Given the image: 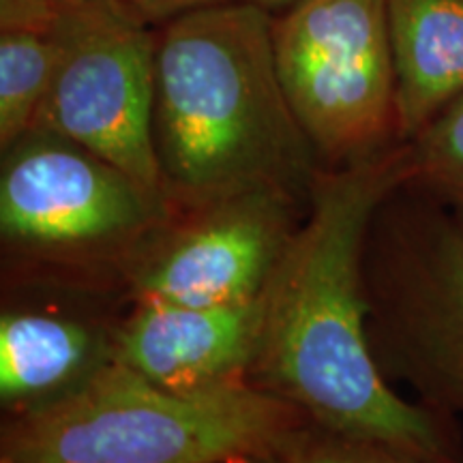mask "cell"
I'll return each mask as SVG.
<instances>
[{"label":"cell","mask_w":463,"mask_h":463,"mask_svg":"<svg viewBox=\"0 0 463 463\" xmlns=\"http://www.w3.org/2000/svg\"><path fill=\"white\" fill-rule=\"evenodd\" d=\"M305 206L258 189L172 211L125 266L129 298L198 307L260 298Z\"/></svg>","instance_id":"obj_8"},{"label":"cell","mask_w":463,"mask_h":463,"mask_svg":"<svg viewBox=\"0 0 463 463\" xmlns=\"http://www.w3.org/2000/svg\"><path fill=\"white\" fill-rule=\"evenodd\" d=\"M155 71L157 26L120 0L73 7L65 54L33 129L78 142L167 204L155 148Z\"/></svg>","instance_id":"obj_7"},{"label":"cell","mask_w":463,"mask_h":463,"mask_svg":"<svg viewBox=\"0 0 463 463\" xmlns=\"http://www.w3.org/2000/svg\"><path fill=\"white\" fill-rule=\"evenodd\" d=\"M112 363V331L56 311H3L0 402L7 414L69 395Z\"/></svg>","instance_id":"obj_10"},{"label":"cell","mask_w":463,"mask_h":463,"mask_svg":"<svg viewBox=\"0 0 463 463\" xmlns=\"http://www.w3.org/2000/svg\"><path fill=\"white\" fill-rule=\"evenodd\" d=\"M397 73L399 140L463 95V0H384Z\"/></svg>","instance_id":"obj_11"},{"label":"cell","mask_w":463,"mask_h":463,"mask_svg":"<svg viewBox=\"0 0 463 463\" xmlns=\"http://www.w3.org/2000/svg\"><path fill=\"white\" fill-rule=\"evenodd\" d=\"M172 215L125 172L54 131L31 129L3 150L0 234L11 256L52 269L123 277Z\"/></svg>","instance_id":"obj_5"},{"label":"cell","mask_w":463,"mask_h":463,"mask_svg":"<svg viewBox=\"0 0 463 463\" xmlns=\"http://www.w3.org/2000/svg\"><path fill=\"white\" fill-rule=\"evenodd\" d=\"M307 422L249 382L170 391L112 361L69 395L7 414L0 463H251Z\"/></svg>","instance_id":"obj_3"},{"label":"cell","mask_w":463,"mask_h":463,"mask_svg":"<svg viewBox=\"0 0 463 463\" xmlns=\"http://www.w3.org/2000/svg\"><path fill=\"white\" fill-rule=\"evenodd\" d=\"M251 463H412L391 450L328 431L314 422L298 427Z\"/></svg>","instance_id":"obj_14"},{"label":"cell","mask_w":463,"mask_h":463,"mask_svg":"<svg viewBox=\"0 0 463 463\" xmlns=\"http://www.w3.org/2000/svg\"><path fill=\"white\" fill-rule=\"evenodd\" d=\"M410 146V178L419 191L463 222V95L439 109Z\"/></svg>","instance_id":"obj_13"},{"label":"cell","mask_w":463,"mask_h":463,"mask_svg":"<svg viewBox=\"0 0 463 463\" xmlns=\"http://www.w3.org/2000/svg\"><path fill=\"white\" fill-rule=\"evenodd\" d=\"M155 148L172 211L258 189L309 200L322 164L277 73L273 14L228 0L157 26Z\"/></svg>","instance_id":"obj_2"},{"label":"cell","mask_w":463,"mask_h":463,"mask_svg":"<svg viewBox=\"0 0 463 463\" xmlns=\"http://www.w3.org/2000/svg\"><path fill=\"white\" fill-rule=\"evenodd\" d=\"M249 3L258 5V7H262L264 11H269V14H281V11H286L288 7H292L294 3H298V0H249Z\"/></svg>","instance_id":"obj_16"},{"label":"cell","mask_w":463,"mask_h":463,"mask_svg":"<svg viewBox=\"0 0 463 463\" xmlns=\"http://www.w3.org/2000/svg\"><path fill=\"white\" fill-rule=\"evenodd\" d=\"M273 50L322 165L356 164L402 142L384 0H298L273 15Z\"/></svg>","instance_id":"obj_6"},{"label":"cell","mask_w":463,"mask_h":463,"mask_svg":"<svg viewBox=\"0 0 463 463\" xmlns=\"http://www.w3.org/2000/svg\"><path fill=\"white\" fill-rule=\"evenodd\" d=\"M62 3L73 5V7H86V5H99V3H108V0H62Z\"/></svg>","instance_id":"obj_17"},{"label":"cell","mask_w":463,"mask_h":463,"mask_svg":"<svg viewBox=\"0 0 463 463\" xmlns=\"http://www.w3.org/2000/svg\"><path fill=\"white\" fill-rule=\"evenodd\" d=\"M73 5L0 0V148L33 129L54 82Z\"/></svg>","instance_id":"obj_12"},{"label":"cell","mask_w":463,"mask_h":463,"mask_svg":"<svg viewBox=\"0 0 463 463\" xmlns=\"http://www.w3.org/2000/svg\"><path fill=\"white\" fill-rule=\"evenodd\" d=\"M372 354L436 412L463 416V222L399 187L375 213L364 247Z\"/></svg>","instance_id":"obj_4"},{"label":"cell","mask_w":463,"mask_h":463,"mask_svg":"<svg viewBox=\"0 0 463 463\" xmlns=\"http://www.w3.org/2000/svg\"><path fill=\"white\" fill-rule=\"evenodd\" d=\"M262 328V297L232 305L133 303L112 328V361L170 391L247 382Z\"/></svg>","instance_id":"obj_9"},{"label":"cell","mask_w":463,"mask_h":463,"mask_svg":"<svg viewBox=\"0 0 463 463\" xmlns=\"http://www.w3.org/2000/svg\"><path fill=\"white\" fill-rule=\"evenodd\" d=\"M127 9H131L140 20L150 26H161L174 17L189 14V11L211 7V5L228 3V0H120Z\"/></svg>","instance_id":"obj_15"},{"label":"cell","mask_w":463,"mask_h":463,"mask_svg":"<svg viewBox=\"0 0 463 463\" xmlns=\"http://www.w3.org/2000/svg\"><path fill=\"white\" fill-rule=\"evenodd\" d=\"M408 178V142L356 164L320 165L262 292L247 382L328 431L412 463H463L453 416L397 395L369 347L364 247L378 208Z\"/></svg>","instance_id":"obj_1"}]
</instances>
